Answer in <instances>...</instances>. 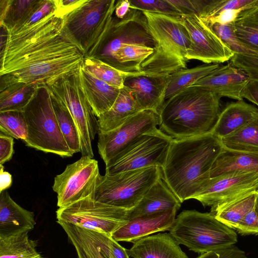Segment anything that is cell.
<instances>
[{
	"mask_svg": "<svg viewBox=\"0 0 258 258\" xmlns=\"http://www.w3.org/2000/svg\"><path fill=\"white\" fill-rule=\"evenodd\" d=\"M63 26V18L54 12L24 29L5 30L0 91L19 83L46 86L79 70L85 56Z\"/></svg>",
	"mask_w": 258,
	"mask_h": 258,
	"instance_id": "1",
	"label": "cell"
},
{
	"mask_svg": "<svg viewBox=\"0 0 258 258\" xmlns=\"http://www.w3.org/2000/svg\"><path fill=\"white\" fill-rule=\"evenodd\" d=\"M223 149L220 140L212 134L173 139L161 168L162 179L181 203L193 199L206 186Z\"/></svg>",
	"mask_w": 258,
	"mask_h": 258,
	"instance_id": "2",
	"label": "cell"
},
{
	"mask_svg": "<svg viewBox=\"0 0 258 258\" xmlns=\"http://www.w3.org/2000/svg\"><path fill=\"white\" fill-rule=\"evenodd\" d=\"M221 97L192 85L165 100L159 114L160 130L174 139L211 134L220 113Z\"/></svg>",
	"mask_w": 258,
	"mask_h": 258,
	"instance_id": "3",
	"label": "cell"
},
{
	"mask_svg": "<svg viewBox=\"0 0 258 258\" xmlns=\"http://www.w3.org/2000/svg\"><path fill=\"white\" fill-rule=\"evenodd\" d=\"M155 40L153 53L141 65V73L168 76L186 69L185 55L190 44L181 17L142 11Z\"/></svg>",
	"mask_w": 258,
	"mask_h": 258,
	"instance_id": "4",
	"label": "cell"
},
{
	"mask_svg": "<svg viewBox=\"0 0 258 258\" xmlns=\"http://www.w3.org/2000/svg\"><path fill=\"white\" fill-rule=\"evenodd\" d=\"M115 0H85L63 18V31L85 57H95L111 26Z\"/></svg>",
	"mask_w": 258,
	"mask_h": 258,
	"instance_id": "5",
	"label": "cell"
},
{
	"mask_svg": "<svg viewBox=\"0 0 258 258\" xmlns=\"http://www.w3.org/2000/svg\"><path fill=\"white\" fill-rule=\"evenodd\" d=\"M169 233L178 244L201 254L237 242L236 233L211 213L196 210L182 211L175 218Z\"/></svg>",
	"mask_w": 258,
	"mask_h": 258,
	"instance_id": "6",
	"label": "cell"
},
{
	"mask_svg": "<svg viewBox=\"0 0 258 258\" xmlns=\"http://www.w3.org/2000/svg\"><path fill=\"white\" fill-rule=\"evenodd\" d=\"M23 112L27 125V137L23 142L27 146L62 157L74 155L60 131L46 86L40 87Z\"/></svg>",
	"mask_w": 258,
	"mask_h": 258,
	"instance_id": "7",
	"label": "cell"
},
{
	"mask_svg": "<svg viewBox=\"0 0 258 258\" xmlns=\"http://www.w3.org/2000/svg\"><path fill=\"white\" fill-rule=\"evenodd\" d=\"M160 178H162V170L157 166L100 174L91 196L96 201L130 210Z\"/></svg>",
	"mask_w": 258,
	"mask_h": 258,
	"instance_id": "8",
	"label": "cell"
},
{
	"mask_svg": "<svg viewBox=\"0 0 258 258\" xmlns=\"http://www.w3.org/2000/svg\"><path fill=\"white\" fill-rule=\"evenodd\" d=\"M46 87L70 112L78 131L82 156L93 158L92 142L98 133V121L83 91L79 70Z\"/></svg>",
	"mask_w": 258,
	"mask_h": 258,
	"instance_id": "9",
	"label": "cell"
},
{
	"mask_svg": "<svg viewBox=\"0 0 258 258\" xmlns=\"http://www.w3.org/2000/svg\"><path fill=\"white\" fill-rule=\"evenodd\" d=\"M91 194L67 206L58 208L56 211L57 222L71 223L112 236L127 223L130 210L96 201Z\"/></svg>",
	"mask_w": 258,
	"mask_h": 258,
	"instance_id": "10",
	"label": "cell"
},
{
	"mask_svg": "<svg viewBox=\"0 0 258 258\" xmlns=\"http://www.w3.org/2000/svg\"><path fill=\"white\" fill-rule=\"evenodd\" d=\"M159 128L143 135L131 147L105 164V174L152 166L162 168L173 140Z\"/></svg>",
	"mask_w": 258,
	"mask_h": 258,
	"instance_id": "11",
	"label": "cell"
},
{
	"mask_svg": "<svg viewBox=\"0 0 258 258\" xmlns=\"http://www.w3.org/2000/svg\"><path fill=\"white\" fill-rule=\"evenodd\" d=\"M160 123L159 114L152 110H142L116 128L98 132V152L105 164L133 145L143 135L157 130Z\"/></svg>",
	"mask_w": 258,
	"mask_h": 258,
	"instance_id": "12",
	"label": "cell"
},
{
	"mask_svg": "<svg viewBox=\"0 0 258 258\" xmlns=\"http://www.w3.org/2000/svg\"><path fill=\"white\" fill-rule=\"evenodd\" d=\"M100 174L98 161L88 156L68 165L54 179L52 189L57 194V207L67 206L91 195Z\"/></svg>",
	"mask_w": 258,
	"mask_h": 258,
	"instance_id": "13",
	"label": "cell"
},
{
	"mask_svg": "<svg viewBox=\"0 0 258 258\" xmlns=\"http://www.w3.org/2000/svg\"><path fill=\"white\" fill-rule=\"evenodd\" d=\"M124 44H138L154 48L155 42L142 11L132 8L123 19L113 16L108 34L95 57L112 66L114 54Z\"/></svg>",
	"mask_w": 258,
	"mask_h": 258,
	"instance_id": "14",
	"label": "cell"
},
{
	"mask_svg": "<svg viewBox=\"0 0 258 258\" xmlns=\"http://www.w3.org/2000/svg\"><path fill=\"white\" fill-rule=\"evenodd\" d=\"M181 18L190 39L185 55L188 60L218 63L230 60L233 56V52L198 15H184Z\"/></svg>",
	"mask_w": 258,
	"mask_h": 258,
	"instance_id": "15",
	"label": "cell"
},
{
	"mask_svg": "<svg viewBox=\"0 0 258 258\" xmlns=\"http://www.w3.org/2000/svg\"><path fill=\"white\" fill-rule=\"evenodd\" d=\"M258 189V172L231 171L211 178L193 199L215 207Z\"/></svg>",
	"mask_w": 258,
	"mask_h": 258,
	"instance_id": "16",
	"label": "cell"
},
{
	"mask_svg": "<svg viewBox=\"0 0 258 258\" xmlns=\"http://www.w3.org/2000/svg\"><path fill=\"white\" fill-rule=\"evenodd\" d=\"M170 75L150 76L138 73L127 77L124 87L128 88L141 110L160 114L165 103V95Z\"/></svg>",
	"mask_w": 258,
	"mask_h": 258,
	"instance_id": "17",
	"label": "cell"
},
{
	"mask_svg": "<svg viewBox=\"0 0 258 258\" xmlns=\"http://www.w3.org/2000/svg\"><path fill=\"white\" fill-rule=\"evenodd\" d=\"M177 210L173 208L130 219L127 223L112 233V237L117 241L134 243L151 234L169 231L174 223Z\"/></svg>",
	"mask_w": 258,
	"mask_h": 258,
	"instance_id": "18",
	"label": "cell"
},
{
	"mask_svg": "<svg viewBox=\"0 0 258 258\" xmlns=\"http://www.w3.org/2000/svg\"><path fill=\"white\" fill-rule=\"evenodd\" d=\"M248 74L230 63L219 66L194 85L203 87L220 97L243 100L242 93L249 81Z\"/></svg>",
	"mask_w": 258,
	"mask_h": 258,
	"instance_id": "19",
	"label": "cell"
},
{
	"mask_svg": "<svg viewBox=\"0 0 258 258\" xmlns=\"http://www.w3.org/2000/svg\"><path fill=\"white\" fill-rule=\"evenodd\" d=\"M0 193V239L32 231L36 224L34 213L16 203L7 191Z\"/></svg>",
	"mask_w": 258,
	"mask_h": 258,
	"instance_id": "20",
	"label": "cell"
},
{
	"mask_svg": "<svg viewBox=\"0 0 258 258\" xmlns=\"http://www.w3.org/2000/svg\"><path fill=\"white\" fill-rule=\"evenodd\" d=\"M133 258H188L170 233L147 236L127 249Z\"/></svg>",
	"mask_w": 258,
	"mask_h": 258,
	"instance_id": "21",
	"label": "cell"
},
{
	"mask_svg": "<svg viewBox=\"0 0 258 258\" xmlns=\"http://www.w3.org/2000/svg\"><path fill=\"white\" fill-rule=\"evenodd\" d=\"M79 75L83 91L98 117L112 106L118 96L120 89L96 78L82 66L79 70Z\"/></svg>",
	"mask_w": 258,
	"mask_h": 258,
	"instance_id": "22",
	"label": "cell"
},
{
	"mask_svg": "<svg viewBox=\"0 0 258 258\" xmlns=\"http://www.w3.org/2000/svg\"><path fill=\"white\" fill-rule=\"evenodd\" d=\"M258 116V108L243 100L232 102L220 111L212 134L221 140L239 130Z\"/></svg>",
	"mask_w": 258,
	"mask_h": 258,
	"instance_id": "23",
	"label": "cell"
},
{
	"mask_svg": "<svg viewBox=\"0 0 258 258\" xmlns=\"http://www.w3.org/2000/svg\"><path fill=\"white\" fill-rule=\"evenodd\" d=\"M181 204L162 178H160L149 189L138 204L130 210L128 218L130 219L173 208L178 210Z\"/></svg>",
	"mask_w": 258,
	"mask_h": 258,
	"instance_id": "24",
	"label": "cell"
},
{
	"mask_svg": "<svg viewBox=\"0 0 258 258\" xmlns=\"http://www.w3.org/2000/svg\"><path fill=\"white\" fill-rule=\"evenodd\" d=\"M140 111L131 91L123 87L112 106L97 117L98 132L106 133L116 128Z\"/></svg>",
	"mask_w": 258,
	"mask_h": 258,
	"instance_id": "25",
	"label": "cell"
},
{
	"mask_svg": "<svg viewBox=\"0 0 258 258\" xmlns=\"http://www.w3.org/2000/svg\"><path fill=\"white\" fill-rule=\"evenodd\" d=\"M231 171L258 172V154L223 148L213 164L210 178Z\"/></svg>",
	"mask_w": 258,
	"mask_h": 258,
	"instance_id": "26",
	"label": "cell"
},
{
	"mask_svg": "<svg viewBox=\"0 0 258 258\" xmlns=\"http://www.w3.org/2000/svg\"><path fill=\"white\" fill-rule=\"evenodd\" d=\"M256 191L211 208L210 213L221 222L236 230L244 217L254 208Z\"/></svg>",
	"mask_w": 258,
	"mask_h": 258,
	"instance_id": "27",
	"label": "cell"
},
{
	"mask_svg": "<svg viewBox=\"0 0 258 258\" xmlns=\"http://www.w3.org/2000/svg\"><path fill=\"white\" fill-rule=\"evenodd\" d=\"M154 52V48L138 44L122 45L113 56L112 66L127 73H141V65Z\"/></svg>",
	"mask_w": 258,
	"mask_h": 258,
	"instance_id": "28",
	"label": "cell"
},
{
	"mask_svg": "<svg viewBox=\"0 0 258 258\" xmlns=\"http://www.w3.org/2000/svg\"><path fill=\"white\" fill-rule=\"evenodd\" d=\"M41 86L19 83L0 91V112L23 111Z\"/></svg>",
	"mask_w": 258,
	"mask_h": 258,
	"instance_id": "29",
	"label": "cell"
},
{
	"mask_svg": "<svg viewBox=\"0 0 258 258\" xmlns=\"http://www.w3.org/2000/svg\"><path fill=\"white\" fill-rule=\"evenodd\" d=\"M57 222L74 246L78 258H106L100 252L89 229L64 222Z\"/></svg>",
	"mask_w": 258,
	"mask_h": 258,
	"instance_id": "30",
	"label": "cell"
},
{
	"mask_svg": "<svg viewBox=\"0 0 258 258\" xmlns=\"http://www.w3.org/2000/svg\"><path fill=\"white\" fill-rule=\"evenodd\" d=\"M218 63L204 64L190 69H184L170 75L165 100H166L186 88L194 85L211 71L219 67Z\"/></svg>",
	"mask_w": 258,
	"mask_h": 258,
	"instance_id": "31",
	"label": "cell"
},
{
	"mask_svg": "<svg viewBox=\"0 0 258 258\" xmlns=\"http://www.w3.org/2000/svg\"><path fill=\"white\" fill-rule=\"evenodd\" d=\"M220 141L224 149L258 154V116Z\"/></svg>",
	"mask_w": 258,
	"mask_h": 258,
	"instance_id": "32",
	"label": "cell"
},
{
	"mask_svg": "<svg viewBox=\"0 0 258 258\" xmlns=\"http://www.w3.org/2000/svg\"><path fill=\"white\" fill-rule=\"evenodd\" d=\"M28 233L0 239V258H44Z\"/></svg>",
	"mask_w": 258,
	"mask_h": 258,
	"instance_id": "33",
	"label": "cell"
},
{
	"mask_svg": "<svg viewBox=\"0 0 258 258\" xmlns=\"http://www.w3.org/2000/svg\"><path fill=\"white\" fill-rule=\"evenodd\" d=\"M82 67L96 78L119 89L124 87L127 77L136 74L122 72L96 57H85Z\"/></svg>",
	"mask_w": 258,
	"mask_h": 258,
	"instance_id": "34",
	"label": "cell"
},
{
	"mask_svg": "<svg viewBox=\"0 0 258 258\" xmlns=\"http://www.w3.org/2000/svg\"><path fill=\"white\" fill-rule=\"evenodd\" d=\"M51 96L59 128L68 147L74 154L80 152L81 146L78 131L70 112L62 102L51 94Z\"/></svg>",
	"mask_w": 258,
	"mask_h": 258,
	"instance_id": "35",
	"label": "cell"
},
{
	"mask_svg": "<svg viewBox=\"0 0 258 258\" xmlns=\"http://www.w3.org/2000/svg\"><path fill=\"white\" fill-rule=\"evenodd\" d=\"M257 8L258 0H208L202 12L198 16L204 19L226 10H241L247 12Z\"/></svg>",
	"mask_w": 258,
	"mask_h": 258,
	"instance_id": "36",
	"label": "cell"
},
{
	"mask_svg": "<svg viewBox=\"0 0 258 258\" xmlns=\"http://www.w3.org/2000/svg\"><path fill=\"white\" fill-rule=\"evenodd\" d=\"M0 130L4 134L24 141L27 137V125L23 111L0 112Z\"/></svg>",
	"mask_w": 258,
	"mask_h": 258,
	"instance_id": "37",
	"label": "cell"
},
{
	"mask_svg": "<svg viewBox=\"0 0 258 258\" xmlns=\"http://www.w3.org/2000/svg\"><path fill=\"white\" fill-rule=\"evenodd\" d=\"M210 27L234 54L257 55L239 40L236 33L234 22L223 24L215 23Z\"/></svg>",
	"mask_w": 258,
	"mask_h": 258,
	"instance_id": "38",
	"label": "cell"
},
{
	"mask_svg": "<svg viewBox=\"0 0 258 258\" xmlns=\"http://www.w3.org/2000/svg\"><path fill=\"white\" fill-rule=\"evenodd\" d=\"M38 1L11 0L8 9L0 18L1 27L10 29L20 23L31 11Z\"/></svg>",
	"mask_w": 258,
	"mask_h": 258,
	"instance_id": "39",
	"label": "cell"
},
{
	"mask_svg": "<svg viewBox=\"0 0 258 258\" xmlns=\"http://www.w3.org/2000/svg\"><path fill=\"white\" fill-rule=\"evenodd\" d=\"M234 25L239 40L258 55V19L239 18L234 22Z\"/></svg>",
	"mask_w": 258,
	"mask_h": 258,
	"instance_id": "40",
	"label": "cell"
},
{
	"mask_svg": "<svg viewBox=\"0 0 258 258\" xmlns=\"http://www.w3.org/2000/svg\"><path fill=\"white\" fill-rule=\"evenodd\" d=\"M89 230L100 252L106 258H130L127 249L112 236L102 232Z\"/></svg>",
	"mask_w": 258,
	"mask_h": 258,
	"instance_id": "41",
	"label": "cell"
},
{
	"mask_svg": "<svg viewBox=\"0 0 258 258\" xmlns=\"http://www.w3.org/2000/svg\"><path fill=\"white\" fill-rule=\"evenodd\" d=\"M54 11L53 0H38L31 11L20 23L10 29H5L11 32L19 31L37 23Z\"/></svg>",
	"mask_w": 258,
	"mask_h": 258,
	"instance_id": "42",
	"label": "cell"
},
{
	"mask_svg": "<svg viewBox=\"0 0 258 258\" xmlns=\"http://www.w3.org/2000/svg\"><path fill=\"white\" fill-rule=\"evenodd\" d=\"M131 8L141 11L181 17V13L167 0L130 1Z\"/></svg>",
	"mask_w": 258,
	"mask_h": 258,
	"instance_id": "43",
	"label": "cell"
},
{
	"mask_svg": "<svg viewBox=\"0 0 258 258\" xmlns=\"http://www.w3.org/2000/svg\"><path fill=\"white\" fill-rule=\"evenodd\" d=\"M230 60L232 65L246 73L250 79L258 80V55L234 54Z\"/></svg>",
	"mask_w": 258,
	"mask_h": 258,
	"instance_id": "44",
	"label": "cell"
},
{
	"mask_svg": "<svg viewBox=\"0 0 258 258\" xmlns=\"http://www.w3.org/2000/svg\"><path fill=\"white\" fill-rule=\"evenodd\" d=\"M182 15L196 14L199 16L208 0H167Z\"/></svg>",
	"mask_w": 258,
	"mask_h": 258,
	"instance_id": "45",
	"label": "cell"
},
{
	"mask_svg": "<svg viewBox=\"0 0 258 258\" xmlns=\"http://www.w3.org/2000/svg\"><path fill=\"white\" fill-rule=\"evenodd\" d=\"M196 258H248L245 252L234 245L201 253Z\"/></svg>",
	"mask_w": 258,
	"mask_h": 258,
	"instance_id": "46",
	"label": "cell"
},
{
	"mask_svg": "<svg viewBox=\"0 0 258 258\" xmlns=\"http://www.w3.org/2000/svg\"><path fill=\"white\" fill-rule=\"evenodd\" d=\"M236 230L241 235L258 234V217L254 208L244 217Z\"/></svg>",
	"mask_w": 258,
	"mask_h": 258,
	"instance_id": "47",
	"label": "cell"
},
{
	"mask_svg": "<svg viewBox=\"0 0 258 258\" xmlns=\"http://www.w3.org/2000/svg\"><path fill=\"white\" fill-rule=\"evenodd\" d=\"M14 153L13 138L1 132L0 134V165L10 160Z\"/></svg>",
	"mask_w": 258,
	"mask_h": 258,
	"instance_id": "48",
	"label": "cell"
},
{
	"mask_svg": "<svg viewBox=\"0 0 258 258\" xmlns=\"http://www.w3.org/2000/svg\"><path fill=\"white\" fill-rule=\"evenodd\" d=\"M55 13L64 18L68 14L83 4L85 0H53Z\"/></svg>",
	"mask_w": 258,
	"mask_h": 258,
	"instance_id": "49",
	"label": "cell"
},
{
	"mask_svg": "<svg viewBox=\"0 0 258 258\" xmlns=\"http://www.w3.org/2000/svg\"><path fill=\"white\" fill-rule=\"evenodd\" d=\"M242 97L258 106V80H249L243 89Z\"/></svg>",
	"mask_w": 258,
	"mask_h": 258,
	"instance_id": "50",
	"label": "cell"
},
{
	"mask_svg": "<svg viewBox=\"0 0 258 258\" xmlns=\"http://www.w3.org/2000/svg\"><path fill=\"white\" fill-rule=\"evenodd\" d=\"M132 9L130 1H117L115 3L114 17L118 19L125 18Z\"/></svg>",
	"mask_w": 258,
	"mask_h": 258,
	"instance_id": "51",
	"label": "cell"
},
{
	"mask_svg": "<svg viewBox=\"0 0 258 258\" xmlns=\"http://www.w3.org/2000/svg\"><path fill=\"white\" fill-rule=\"evenodd\" d=\"M0 192L6 190L9 188L12 184L11 174L7 171H4L3 165H0Z\"/></svg>",
	"mask_w": 258,
	"mask_h": 258,
	"instance_id": "52",
	"label": "cell"
},
{
	"mask_svg": "<svg viewBox=\"0 0 258 258\" xmlns=\"http://www.w3.org/2000/svg\"><path fill=\"white\" fill-rule=\"evenodd\" d=\"M244 17H249L255 19H258V8L250 12L248 15Z\"/></svg>",
	"mask_w": 258,
	"mask_h": 258,
	"instance_id": "53",
	"label": "cell"
},
{
	"mask_svg": "<svg viewBox=\"0 0 258 258\" xmlns=\"http://www.w3.org/2000/svg\"><path fill=\"white\" fill-rule=\"evenodd\" d=\"M254 211L258 217V189L256 191L255 200L254 207Z\"/></svg>",
	"mask_w": 258,
	"mask_h": 258,
	"instance_id": "54",
	"label": "cell"
}]
</instances>
